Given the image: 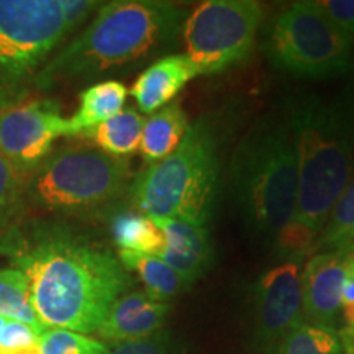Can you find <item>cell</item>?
Segmentation results:
<instances>
[{
  "label": "cell",
  "mask_w": 354,
  "mask_h": 354,
  "mask_svg": "<svg viewBox=\"0 0 354 354\" xmlns=\"http://www.w3.org/2000/svg\"><path fill=\"white\" fill-rule=\"evenodd\" d=\"M0 253L28 279L44 328L97 333L131 277L109 248L64 225L32 223L0 234Z\"/></svg>",
  "instance_id": "cell-1"
},
{
  "label": "cell",
  "mask_w": 354,
  "mask_h": 354,
  "mask_svg": "<svg viewBox=\"0 0 354 354\" xmlns=\"http://www.w3.org/2000/svg\"><path fill=\"white\" fill-rule=\"evenodd\" d=\"M299 154V198L292 227L276 245L281 258L313 251L354 171V84L333 95H308L286 112Z\"/></svg>",
  "instance_id": "cell-2"
},
{
  "label": "cell",
  "mask_w": 354,
  "mask_h": 354,
  "mask_svg": "<svg viewBox=\"0 0 354 354\" xmlns=\"http://www.w3.org/2000/svg\"><path fill=\"white\" fill-rule=\"evenodd\" d=\"M185 17V8L162 0L104 3L87 28L39 71L35 86L50 91L143 63L174 46Z\"/></svg>",
  "instance_id": "cell-3"
},
{
  "label": "cell",
  "mask_w": 354,
  "mask_h": 354,
  "mask_svg": "<svg viewBox=\"0 0 354 354\" xmlns=\"http://www.w3.org/2000/svg\"><path fill=\"white\" fill-rule=\"evenodd\" d=\"M230 190L254 236L276 248L292 227L299 198V154L286 112L251 128L230 162Z\"/></svg>",
  "instance_id": "cell-4"
},
{
  "label": "cell",
  "mask_w": 354,
  "mask_h": 354,
  "mask_svg": "<svg viewBox=\"0 0 354 354\" xmlns=\"http://www.w3.org/2000/svg\"><path fill=\"white\" fill-rule=\"evenodd\" d=\"M221 180V133L214 118L189 125L180 145L131 180L133 207L149 218H176L205 227Z\"/></svg>",
  "instance_id": "cell-5"
},
{
  "label": "cell",
  "mask_w": 354,
  "mask_h": 354,
  "mask_svg": "<svg viewBox=\"0 0 354 354\" xmlns=\"http://www.w3.org/2000/svg\"><path fill=\"white\" fill-rule=\"evenodd\" d=\"M131 184L125 158L87 146L50 154L25 180L24 198L51 214H88L107 209Z\"/></svg>",
  "instance_id": "cell-6"
},
{
  "label": "cell",
  "mask_w": 354,
  "mask_h": 354,
  "mask_svg": "<svg viewBox=\"0 0 354 354\" xmlns=\"http://www.w3.org/2000/svg\"><path fill=\"white\" fill-rule=\"evenodd\" d=\"M272 66L302 79H333L354 68V38L338 30L315 2H294L266 33Z\"/></svg>",
  "instance_id": "cell-7"
},
{
  "label": "cell",
  "mask_w": 354,
  "mask_h": 354,
  "mask_svg": "<svg viewBox=\"0 0 354 354\" xmlns=\"http://www.w3.org/2000/svg\"><path fill=\"white\" fill-rule=\"evenodd\" d=\"M263 7L253 0H207L185 17V56L201 74H218L243 63L258 38Z\"/></svg>",
  "instance_id": "cell-8"
},
{
  "label": "cell",
  "mask_w": 354,
  "mask_h": 354,
  "mask_svg": "<svg viewBox=\"0 0 354 354\" xmlns=\"http://www.w3.org/2000/svg\"><path fill=\"white\" fill-rule=\"evenodd\" d=\"M68 33L61 0H0V97H15Z\"/></svg>",
  "instance_id": "cell-9"
},
{
  "label": "cell",
  "mask_w": 354,
  "mask_h": 354,
  "mask_svg": "<svg viewBox=\"0 0 354 354\" xmlns=\"http://www.w3.org/2000/svg\"><path fill=\"white\" fill-rule=\"evenodd\" d=\"M59 136H71V127L55 100H37L0 112V154L25 176L50 156Z\"/></svg>",
  "instance_id": "cell-10"
},
{
  "label": "cell",
  "mask_w": 354,
  "mask_h": 354,
  "mask_svg": "<svg viewBox=\"0 0 354 354\" xmlns=\"http://www.w3.org/2000/svg\"><path fill=\"white\" fill-rule=\"evenodd\" d=\"M254 344L272 354L305 322L297 261H286L266 271L254 286Z\"/></svg>",
  "instance_id": "cell-11"
},
{
  "label": "cell",
  "mask_w": 354,
  "mask_h": 354,
  "mask_svg": "<svg viewBox=\"0 0 354 354\" xmlns=\"http://www.w3.org/2000/svg\"><path fill=\"white\" fill-rule=\"evenodd\" d=\"M354 246L313 254L300 272L304 318L312 325L333 328L342 313L343 287Z\"/></svg>",
  "instance_id": "cell-12"
},
{
  "label": "cell",
  "mask_w": 354,
  "mask_h": 354,
  "mask_svg": "<svg viewBox=\"0 0 354 354\" xmlns=\"http://www.w3.org/2000/svg\"><path fill=\"white\" fill-rule=\"evenodd\" d=\"M165 236L161 258L185 284H194L210 269L214 245L205 227L176 218H153Z\"/></svg>",
  "instance_id": "cell-13"
},
{
  "label": "cell",
  "mask_w": 354,
  "mask_h": 354,
  "mask_svg": "<svg viewBox=\"0 0 354 354\" xmlns=\"http://www.w3.org/2000/svg\"><path fill=\"white\" fill-rule=\"evenodd\" d=\"M167 313L169 304L156 302L145 290L128 292L115 300L97 335L112 343L148 338L161 331Z\"/></svg>",
  "instance_id": "cell-14"
},
{
  "label": "cell",
  "mask_w": 354,
  "mask_h": 354,
  "mask_svg": "<svg viewBox=\"0 0 354 354\" xmlns=\"http://www.w3.org/2000/svg\"><path fill=\"white\" fill-rule=\"evenodd\" d=\"M201 71L185 55H167L145 69L133 84L130 94L141 112L154 113L176 99Z\"/></svg>",
  "instance_id": "cell-15"
},
{
  "label": "cell",
  "mask_w": 354,
  "mask_h": 354,
  "mask_svg": "<svg viewBox=\"0 0 354 354\" xmlns=\"http://www.w3.org/2000/svg\"><path fill=\"white\" fill-rule=\"evenodd\" d=\"M187 128V115L180 102H171L166 107L151 113L141 131V156L148 165L162 161L180 145Z\"/></svg>",
  "instance_id": "cell-16"
},
{
  "label": "cell",
  "mask_w": 354,
  "mask_h": 354,
  "mask_svg": "<svg viewBox=\"0 0 354 354\" xmlns=\"http://www.w3.org/2000/svg\"><path fill=\"white\" fill-rule=\"evenodd\" d=\"M128 95L125 84L118 81L97 82L81 92V105L69 120L71 136H84L92 128L122 112Z\"/></svg>",
  "instance_id": "cell-17"
},
{
  "label": "cell",
  "mask_w": 354,
  "mask_h": 354,
  "mask_svg": "<svg viewBox=\"0 0 354 354\" xmlns=\"http://www.w3.org/2000/svg\"><path fill=\"white\" fill-rule=\"evenodd\" d=\"M118 259L127 271H133L140 277L145 284V292L156 302L167 304V300L174 299L187 287L159 256L120 251Z\"/></svg>",
  "instance_id": "cell-18"
},
{
  "label": "cell",
  "mask_w": 354,
  "mask_h": 354,
  "mask_svg": "<svg viewBox=\"0 0 354 354\" xmlns=\"http://www.w3.org/2000/svg\"><path fill=\"white\" fill-rule=\"evenodd\" d=\"M110 234L120 251L159 256L165 236L153 218L140 212H117L110 218Z\"/></svg>",
  "instance_id": "cell-19"
},
{
  "label": "cell",
  "mask_w": 354,
  "mask_h": 354,
  "mask_svg": "<svg viewBox=\"0 0 354 354\" xmlns=\"http://www.w3.org/2000/svg\"><path fill=\"white\" fill-rule=\"evenodd\" d=\"M143 125V117L135 109H127L99 127L92 128L84 136L94 140L100 151L125 158L140 149Z\"/></svg>",
  "instance_id": "cell-20"
},
{
  "label": "cell",
  "mask_w": 354,
  "mask_h": 354,
  "mask_svg": "<svg viewBox=\"0 0 354 354\" xmlns=\"http://www.w3.org/2000/svg\"><path fill=\"white\" fill-rule=\"evenodd\" d=\"M0 317L25 323L39 335L46 331L35 313L28 279L17 269H0Z\"/></svg>",
  "instance_id": "cell-21"
},
{
  "label": "cell",
  "mask_w": 354,
  "mask_h": 354,
  "mask_svg": "<svg viewBox=\"0 0 354 354\" xmlns=\"http://www.w3.org/2000/svg\"><path fill=\"white\" fill-rule=\"evenodd\" d=\"M349 246H354V171L331 209L313 251H331Z\"/></svg>",
  "instance_id": "cell-22"
},
{
  "label": "cell",
  "mask_w": 354,
  "mask_h": 354,
  "mask_svg": "<svg viewBox=\"0 0 354 354\" xmlns=\"http://www.w3.org/2000/svg\"><path fill=\"white\" fill-rule=\"evenodd\" d=\"M272 354H343V348L333 328L304 322Z\"/></svg>",
  "instance_id": "cell-23"
},
{
  "label": "cell",
  "mask_w": 354,
  "mask_h": 354,
  "mask_svg": "<svg viewBox=\"0 0 354 354\" xmlns=\"http://www.w3.org/2000/svg\"><path fill=\"white\" fill-rule=\"evenodd\" d=\"M25 174L0 154V234L12 227L13 216L24 205Z\"/></svg>",
  "instance_id": "cell-24"
},
{
  "label": "cell",
  "mask_w": 354,
  "mask_h": 354,
  "mask_svg": "<svg viewBox=\"0 0 354 354\" xmlns=\"http://www.w3.org/2000/svg\"><path fill=\"white\" fill-rule=\"evenodd\" d=\"M41 354H107L109 346L76 331L48 328L39 338Z\"/></svg>",
  "instance_id": "cell-25"
},
{
  "label": "cell",
  "mask_w": 354,
  "mask_h": 354,
  "mask_svg": "<svg viewBox=\"0 0 354 354\" xmlns=\"http://www.w3.org/2000/svg\"><path fill=\"white\" fill-rule=\"evenodd\" d=\"M41 335L32 326L17 320H7L0 330V354H41Z\"/></svg>",
  "instance_id": "cell-26"
},
{
  "label": "cell",
  "mask_w": 354,
  "mask_h": 354,
  "mask_svg": "<svg viewBox=\"0 0 354 354\" xmlns=\"http://www.w3.org/2000/svg\"><path fill=\"white\" fill-rule=\"evenodd\" d=\"M107 354H174V349L169 333L161 330L143 339L113 343Z\"/></svg>",
  "instance_id": "cell-27"
},
{
  "label": "cell",
  "mask_w": 354,
  "mask_h": 354,
  "mask_svg": "<svg viewBox=\"0 0 354 354\" xmlns=\"http://www.w3.org/2000/svg\"><path fill=\"white\" fill-rule=\"evenodd\" d=\"M315 3L336 28L354 38V0H320Z\"/></svg>",
  "instance_id": "cell-28"
},
{
  "label": "cell",
  "mask_w": 354,
  "mask_h": 354,
  "mask_svg": "<svg viewBox=\"0 0 354 354\" xmlns=\"http://www.w3.org/2000/svg\"><path fill=\"white\" fill-rule=\"evenodd\" d=\"M99 6V2H88V0H61L68 32L71 33L74 28L84 24Z\"/></svg>",
  "instance_id": "cell-29"
},
{
  "label": "cell",
  "mask_w": 354,
  "mask_h": 354,
  "mask_svg": "<svg viewBox=\"0 0 354 354\" xmlns=\"http://www.w3.org/2000/svg\"><path fill=\"white\" fill-rule=\"evenodd\" d=\"M342 315L344 320V328L354 330V254L351 261H349L346 282H344L343 287Z\"/></svg>",
  "instance_id": "cell-30"
},
{
  "label": "cell",
  "mask_w": 354,
  "mask_h": 354,
  "mask_svg": "<svg viewBox=\"0 0 354 354\" xmlns=\"http://www.w3.org/2000/svg\"><path fill=\"white\" fill-rule=\"evenodd\" d=\"M7 320H6V318H2V317H0V330H2V326H3V323H6Z\"/></svg>",
  "instance_id": "cell-31"
}]
</instances>
